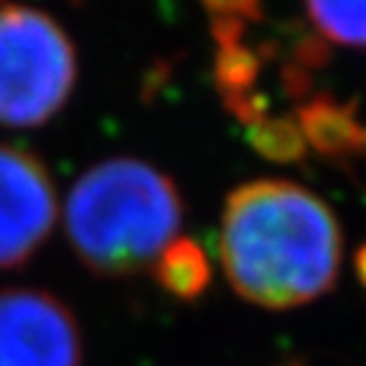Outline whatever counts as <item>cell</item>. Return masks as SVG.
<instances>
[{
  "label": "cell",
  "instance_id": "8",
  "mask_svg": "<svg viewBox=\"0 0 366 366\" xmlns=\"http://www.w3.org/2000/svg\"><path fill=\"white\" fill-rule=\"evenodd\" d=\"M305 8L328 44L366 49V0H305Z\"/></svg>",
  "mask_w": 366,
  "mask_h": 366
},
{
  "label": "cell",
  "instance_id": "11",
  "mask_svg": "<svg viewBox=\"0 0 366 366\" xmlns=\"http://www.w3.org/2000/svg\"><path fill=\"white\" fill-rule=\"evenodd\" d=\"M222 99H224V107L234 114L239 122H244L247 127H254L257 122L267 120L269 102L259 92L249 89V92H242V94H229V97Z\"/></svg>",
  "mask_w": 366,
  "mask_h": 366
},
{
  "label": "cell",
  "instance_id": "9",
  "mask_svg": "<svg viewBox=\"0 0 366 366\" xmlns=\"http://www.w3.org/2000/svg\"><path fill=\"white\" fill-rule=\"evenodd\" d=\"M247 143L272 163H300L308 155L305 135L292 117H267L257 122L247 130Z\"/></svg>",
  "mask_w": 366,
  "mask_h": 366
},
{
  "label": "cell",
  "instance_id": "7",
  "mask_svg": "<svg viewBox=\"0 0 366 366\" xmlns=\"http://www.w3.org/2000/svg\"><path fill=\"white\" fill-rule=\"evenodd\" d=\"M153 274L158 285L168 290L178 300H196L204 295L212 280V267L206 252L189 237H178L163 249L153 264Z\"/></svg>",
  "mask_w": 366,
  "mask_h": 366
},
{
  "label": "cell",
  "instance_id": "5",
  "mask_svg": "<svg viewBox=\"0 0 366 366\" xmlns=\"http://www.w3.org/2000/svg\"><path fill=\"white\" fill-rule=\"evenodd\" d=\"M74 313L39 287L0 290V366H81Z\"/></svg>",
  "mask_w": 366,
  "mask_h": 366
},
{
  "label": "cell",
  "instance_id": "14",
  "mask_svg": "<svg viewBox=\"0 0 366 366\" xmlns=\"http://www.w3.org/2000/svg\"><path fill=\"white\" fill-rule=\"evenodd\" d=\"M282 76V89L290 99L295 102H308V94H310V71L303 66H297L295 61H287L280 71Z\"/></svg>",
  "mask_w": 366,
  "mask_h": 366
},
{
  "label": "cell",
  "instance_id": "1",
  "mask_svg": "<svg viewBox=\"0 0 366 366\" xmlns=\"http://www.w3.org/2000/svg\"><path fill=\"white\" fill-rule=\"evenodd\" d=\"M341 227L326 201L290 181H252L227 196L222 254L244 300L287 310L326 295L341 269Z\"/></svg>",
  "mask_w": 366,
  "mask_h": 366
},
{
  "label": "cell",
  "instance_id": "10",
  "mask_svg": "<svg viewBox=\"0 0 366 366\" xmlns=\"http://www.w3.org/2000/svg\"><path fill=\"white\" fill-rule=\"evenodd\" d=\"M262 69V56L252 51L244 44L219 46L214 59V81H217L222 97L242 94L254 86Z\"/></svg>",
  "mask_w": 366,
  "mask_h": 366
},
{
  "label": "cell",
  "instance_id": "6",
  "mask_svg": "<svg viewBox=\"0 0 366 366\" xmlns=\"http://www.w3.org/2000/svg\"><path fill=\"white\" fill-rule=\"evenodd\" d=\"M297 125L303 130L305 143L313 145L320 155L343 158L364 150V127L356 120L354 102L346 104L328 94H318L297 107Z\"/></svg>",
  "mask_w": 366,
  "mask_h": 366
},
{
  "label": "cell",
  "instance_id": "13",
  "mask_svg": "<svg viewBox=\"0 0 366 366\" xmlns=\"http://www.w3.org/2000/svg\"><path fill=\"white\" fill-rule=\"evenodd\" d=\"M214 18H239V21H259L262 0H201Z\"/></svg>",
  "mask_w": 366,
  "mask_h": 366
},
{
  "label": "cell",
  "instance_id": "2",
  "mask_svg": "<svg viewBox=\"0 0 366 366\" xmlns=\"http://www.w3.org/2000/svg\"><path fill=\"white\" fill-rule=\"evenodd\" d=\"M183 222L171 176L137 158L86 168L66 196V239L86 269L125 277L153 267Z\"/></svg>",
  "mask_w": 366,
  "mask_h": 366
},
{
  "label": "cell",
  "instance_id": "3",
  "mask_svg": "<svg viewBox=\"0 0 366 366\" xmlns=\"http://www.w3.org/2000/svg\"><path fill=\"white\" fill-rule=\"evenodd\" d=\"M76 49L49 13L0 8V125L41 127L76 86Z\"/></svg>",
  "mask_w": 366,
  "mask_h": 366
},
{
  "label": "cell",
  "instance_id": "4",
  "mask_svg": "<svg viewBox=\"0 0 366 366\" xmlns=\"http://www.w3.org/2000/svg\"><path fill=\"white\" fill-rule=\"evenodd\" d=\"M59 219L56 186L31 150L0 143V269L26 264Z\"/></svg>",
  "mask_w": 366,
  "mask_h": 366
},
{
  "label": "cell",
  "instance_id": "12",
  "mask_svg": "<svg viewBox=\"0 0 366 366\" xmlns=\"http://www.w3.org/2000/svg\"><path fill=\"white\" fill-rule=\"evenodd\" d=\"M328 59H331V46L318 34V36H303V39H297L290 61H295L297 66L313 71V69L326 66Z\"/></svg>",
  "mask_w": 366,
  "mask_h": 366
},
{
  "label": "cell",
  "instance_id": "15",
  "mask_svg": "<svg viewBox=\"0 0 366 366\" xmlns=\"http://www.w3.org/2000/svg\"><path fill=\"white\" fill-rule=\"evenodd\" d=\"M354 269H356V277H359V282L366 287V242L356 249L354 254Z\"/></svg>",
  "mask_w": 366,
  "mask_h": 366
},
{
  "label": "cell",
  "instance_id": "16",
  "mask_svg": "<svg viewBox=\"0 0 366 366\" xmlns=\"http://www.w3.org/2000/svg\"><path fill=\"white\" fill-rule=\"evenodd\" d=\"M364 150H366V127H364Z\"/></svg>",
  "mask_w": 366,
  "mask_h": 366
},
{
  "label": "cell",
  "instance_id": "17",
  "mask_svg": "<svg viewBox=\"0 0 366 366\" xmlns=\"http://www.w3.org/2000/svg\"><path fill=\"white\" fill-rule=\"evenodd\" d=\"M285 366H300V364H285Z\"/></svg>",
  "mask_w": 366,
  "mask_h": 366
}]
</instances>
